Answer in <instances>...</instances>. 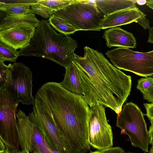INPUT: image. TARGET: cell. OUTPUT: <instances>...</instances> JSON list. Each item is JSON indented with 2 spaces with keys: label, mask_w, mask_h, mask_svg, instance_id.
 I'll use <instances>...</instances> for the list:
<instances>
[{
  "label": "cell",
  "mask_w": 153,
  "mask_h": 153,
  "mask_svg": "<svg viewBox=\"0 0 153 153\" xmlns=\"http://www.w3.org/2000/svg\"><path fill=\"white\" fill-rule=\"evenodd\" d=\"M35 97L51 112L69 153L91 151L88 132L90 108L81 97L68 91L60 83L48 82L37 90Z\"/></svg>",
  "instance_id": "1"
},
{
  "label": "cell",
  "mask_w": 153,
  "mask_h": 153,
  "mask_svg": "<svg viewBox=\"0 0 153 153\" xmlns=\"http://www.w3.org/2000/svg\"><path fill=\"white\" fill-rule=\"evenodd\" d=\"M83 57L75 54L80 78L99 104L117 114L130 95L131 76L116 68L97 50L87 46Z\"/></svg>",
  "instance_id": "2"
},
{
  "label": "cell",
  "mask_w": 153,
  "mask_h": 153,
  "mask_svg": "<svg viewBox=\"0 0 153 153\" xmlns=\"http://www.w3.org/2000/svg\"><path fill=\"white\" fill-rule=\"evenodd\" d=\"M77 45L69 35L57 33L48 21L42 19L28 45L19 52V56L46 58L65 68L74 60Z\"/></svg>",
  "instance_id": "3"
},
{
  "label": "cell",
  "mask_w": 153,
  "mask_h": 153,
  "mask_svg": "<svg viewBox=\"0 0 153 153\" xmlns=\"http://www.w3.org/2000/svg\"><path fill=\"white\" fill-rule=\"evenodd\" d=\"M117 114L116 126L121 129V134L129 137L132 146L149 152L150 138L144 114L135 103L130 102L123 105Z\"/></svg>",
  "instance_id": "4"
},
{
  "label": "cell",
  "mask_w": 153,
  "mask_h": 153,
  "mask_svg": "<svg viewBox=\"0 0 153 153\" xmlns=\"http://www.w3.org/2000/svg\"><path fill=\"white\" fill-rule=\"evenodd\" d=\"M53 14L71 24L77 31H100V22L105 17L94 1L83 0H74Z\"/></svg>",
  "instance_id": "5"
},
{
  "label": "cell",
  "mask_w": 153,
  "mask_h": 153,
  "mask_svg": "<svg viewBox=\"0 0 153 153\" xmlns=\"http://www.w3.org/2000/svg\"><path fill=\"white\" fill-rule=\"evenodd\" d=\"M19 102L8 91L7 85L0 88V139L12 152L19 150L16 115Z\"/></svg>",
  "instance_id": "6"
},
{
  "label": "cell",
  "mask_w": 153,
  "mask_h": 153,
  "mask_svg": "<svg viewBox=\"0 0 153 153\" xmlns=\"http://www.w3.org/2000/svg\"><path fill=\"white\" fill-rule=\"evenodd\" d=\"M105 54L117 68L146 77L153 75V50L141 52L118 47Z\"/></svg>",
  "instance_id": "7"
},
{
  "label": "cell",
  "mask_w": 153,
  "mask_h": 153,
  "mask_svg": "<svg viewBox=\"0 0 153 153\" xmlns=\"http://www.w3.org/2000/svg\"><path fill=\"white\" fill-rule=\"evenodd\" d=\"M35 98L33 111L28 115L39 128L45 140L53 150L62 153H69L51 112L42 101Z\"/></svg>",
  "instance_id": "8"
},
{
  "label": "cell",
  "mask_w": 153,
  "mask_h": 153,
  "mask_svg": "<svg viewBox=\"0 0 153 153\" xmlns=\"http://www.w3.org/2000/svg\"><path fill=\"white\" fill-rule=\"evenodd\" d=\"M7 89L13 97L23 104H34L35 98L32 96V72L22 62L8 65Z\"/></svg>",
  "instance_id": "9"
},
{
  "label": "cell",
  "mask_w": 153,
  "mask_h": 153,
  "mask_svg": "<svg viewBox=\"0 0 153 153\" xmlns=\"http://www.w3.org/2000/svg\"><path fill=\"white\" fill-rule=\"evenodd\" d=\"M90 109L88 132L90 146L96 150L112 147L113 134L107 119L104 106L98 104Z\"/></svg>",
  "instance_id": "10"
},
{
  "label": "cell",
  "mask_w": 153,
  "mask_h": 153,
  "mask_svg": "<svg viewBox=\"0 0 153 153\" xmlns=\"http://www.w3.org/2000/svg\"><path fill=\"white\" fill-rule=\"evenodd\" d=\"M16 115L21 150L36 153L49 145L28 115L20 109Z\"/></svg>",
  "instance_id": "11"
},
{
  "label": "cell",
  "mask_w": 153,
  "mask_h": 153,
  "mask_svg": "<svg viewBox=\"0 0 153 153\" xmlns=\"http://www.w3.org/2000/svg\"><path fill=\"white\" fill-rule=\"evenodd\" d=\"M65 69L64 79L60 83L61 85L70 92L81 97L90 107L99 104L96 98L88 91L81 79L74 61Z\"/></svg>",
  "instance_id": "12"
},
{
  "label": "cell",
  "mask_w": 153,
  "mask_h": 153,
  "mask_svg": "<svg viewBox=\"0 0 153 153\" xmlns=\"http://www.w3.org/2000/svg\"><path fill=\"white\" fill-rule=\"evenodd\" d=\"M36 27L29 23L16 25L0 31V41L16 50L22 49L29 44Z\"/></svg>",
  "instance_id": "13"
},
{
  "label": "cell",
  "mask_w": 153,
  "mask_h": 153,
  "mask_svg": "<svg viewBox=\"0 0 153 153\" xmlns=\"http://www.w3.org/2000/svg\"><path fill=\"white\" fill-rule=\"evenodd\" d=\"M144 14L137 7L119 11L102 19L100 23V27L103 29L136 22Z\"/></svg>",
  "instance_id": "14"
},
{
  "label": "cell",
  "mask_w": 153,
  "mask_h": 153,
  "mask_svg": "<svg viewBox=\"0 0 153 153\" xmlns=\"http://www.w3.org/2000/svg\"><path fill=\"white\" fill-rule=\"evenodd\" d=\"M103 38L106 45L109 48L114 46L136 48V40L131 33L121 29L120 27H114L106 29Z\"/></svg>",
  "instance_id": "15"
},
{
  "label": "cell",
  "mask_w": 153,
  "mask_h": 153,
  "mask_svg": "<svg viewBox=\"0 0 153 153\" xmlns=\"http://www.w3.org/2000/svg\"><path fill=\"white\" fill-rule=\"evenodd\" d=\"M94 1L105 16L119 11L136 7V0H97Z\"/></svg>",
  "instance_id": "16"
},
{
  "label": "cell",
  "mask_w": 153,
  "mask_h": 153,
  "mask_svg": "<svg viewBox=\"0 0 153 153\" xmlns=\"http://www.w3.org/2000/svg\"><path fill=\"white\" fill-rule=\"evenodd\" d=\"M37 2V0H15L12 2H0V10L9 15H21L29 12L31 5Z\"/></svg>",
  "instance_id": "17"
},
{
  "label": "cell",
  "mask_w": 153,
  "mask_h": 153,
  "mask_svg": "<svg viewBox=\"0 0 153 153\" xmlns=\"http://www.w3.org/2000/svg\"><path fill=\"white\" fill-rule=\"evenodd\" d=\"M40 21L33 13H28L21 15H7L2 19L0 25V31H4L17 25L22 23L31 24L36 27Z\"/></svg>",
  "instance_id": "18"
},
{
  "label": "cell",
  "mask_w": 153,
  "mask_h": 153,
  "mask_svg": "<svg viewBox=\"0 0 153 153\" xmlns=\"http://www.w3.org/2000/svg\"><path fill=\"white\" fill-rule=\"evenodd\" d=\"M48 21L53 28L61 33L69 35L77 31L71 24L54 14L51 16Z\"/></svg>",
  "instance_id": "19"
},
{
  "label": "cell",
  "mask_w": 153,
  "mask_h": 153,
  "mask_svg": "<svg viewBox=\"0 0 153 153\" xmlns=\"http://www.w3.org/2000/svg\"><path fill=\"white\" fill-rule=\"evenodd\" d=\"M19 56V51L0 41V62H15Z\"/></svg>",
  "instance_id": "20"
},
{
  "label": "cell",
  "mask_w": 153,
  "mask_h": 153,
  "mask_svg": "<svg viewBox=\"0 0 153 153\" xmlns=\"http://www.w3.org/2000/svg\"><path fill=\"white\" fill-rule=\"evenodd\" d=\"M74 0H37V2L55 12L72 3Z\"/></svg>",
  "instance_id": "21"
},
{
  "label": "cell",
  "mask_w": 153,
  "mask_h": 153,
  "mask_svg": "<svg viewBox=\"0 0 153 153\" xmlns=\"http://www.w3.org/2000/svg\"><path fill=\"white\" fill-rule=\"evenodd\" d=\"M30 7L29 13L37 14L44 18H49L55 12L37 2L31 4Z\"/></svg>",
  "instance_id": "22"
},
{
  "label": "cell",
  "mask_w": 153,
  "mask_h": 153,
  "mask_svg": "<svg viewBox=\"0 0 153 153\" xmlns=\"http://www.w3.org/2000/svg\"><path fill=\"white\" fill-rule=\"evenodd\" d=\"M153 86V77H146L138 80L136 88L144 95L147 93Z\"/></svg>",
  "instance_id": "23"
},
{
  "label": "cell",
  "mask_w": 153,
  "mask_h": 153,
  "mask_svg": "<svg viewBox=\"0 0 153 153\" xmlns=\"http://www.w3.org/2000/svg\"><path fill=\"white\" fill-rule=\"evenodd\" d=\"M8 65L0 62V88L7 85Z\"/></svg>",
  "instance_id": "24"
},
{
  "label": "cell",
  "mask_w": 153,
  "mask_h": 153,
  "mask_svg": "<svg viewBox=\"0 0 153 153\" xmlns=\"http://www.w3.org/2000/svg\"><path fill=\"white\" fill-rule=\"evenodd\" d=\"M124 150L119 146L111 147L103 150H97L94 151H90L88 153H124Z\"/></svg>",
  "instance_id": "25"
},
{
  "label": "cell",
  "mask_w": 153,
  "mask_h": 153,
  "mask_svg": "<svg viewBox=\"0 0 153 153\" xmlns=\"http://www.w3.org/2000/svg\"><path fill=\"white\" fill-rule=\"evenodd\" d=\"M146 15L144 14L136 22L141 25L145 30L150 29V27L149 26V21L146 18Z\"/></svg>",
  "instance_id": "26"
},
{
  "label": "cell",
  "mask_w": 153,
  "mask_h": 153,
  "mask_svg": "<svg viewBox=\"0 0 153 153\" xmlns=\"http://www.w3.org/2000/svg\"><path fill=\"white\" fill-rule=\"evenodd\" d=\"M144 105L146 111V115L149 120H153V103H145L144 104Z\"/></svg>",
  "instance_id": "27"
},
{
  "label": "cell",
  "mask_w": 153,
  "mask_h": 153,
  "mask_svg": "<svg viewBox=\"0 0 153 153\" xmlns=\"http://www.w3.org/2000/svg\"><path fill=\"white\" fill-rule=\"evenodd\" d=\"M144 100L149 102L153 103V86L145 94L143 95Z\"/></svg>",
  "instance_id": "28"
},
{
  "label": "cell",
  "mask_w": 153,
  "mask_h": 153,
  "mask_svg": "<svg viewBox=\"0 0 153 153\" xmlns=\"http://www.w3.org/2000/svg\"><path fill=\"white\" fill-rule=\"evenodd\" d=\"M151 125L149 128V134L150 138V144L152 146H153V120H150Z\"/></svg>",
  "instance_id": "29"
},
{
  "label": "cell",
  "mask_w": 153,
  "mask_h": 153,
  "mask_svg": "<svg viewBox=\"0 0 153 153\" xmlns=\"http://www.w3.org/2000/svg\"><path fill=\"white\" fill-rule=\"evenodd\" d=\"M149 33V35L147 42L153 44V27H150Z\"/></svg>",
  "instance_id": "30"
},
{
  "label": "cell",
  "mask_w": 153,
  "mask_h": 153,
  "mask_svg": "<svg viewBox=\"0 0 153 153\" xmlns=\"http://www.w3.org/2000/svg\"><path fill=\"white\" fill-rule=\"evenodd\" d=\"M6 148L5 145L0 139V153L4 152L6 149Z\"/></svg>",
  "instance_id": "31"
},
{
  "label": "cell",
  "mask_w": 153,
  "mask_h": 153,
  "mask_svg": "<svg viewBox=\"0 0 153 153\" xmlns=\"http://www.w3.org/2000/svg\"><path fill=\"white\" fill-rule=\"evenodd\" d=\"M147 2L146 0H136V2L140 5H143L146 4Z\"/></svg>",
  "instance_id": "32"
},
{
  "label": "cell",
  "mask_w": 153,
  "mask_h": 153,
  "mask_svg": "<svg viewBox=\"0 0 153 153\" xmlns=\"http://www.w3.org/2000/svg\"><path fill=\"white\" fill-rule=\"evenodd\" d=\"M12 152V153H29V152L27 151L20 150L17 151L13 152Z\"/></svg>",
  "instance_id": "33"
},
{
  "label": "cell",
  "mask_w": 153,
  "mask_h": 153,
  "mask_svg": "<svg viewBox=\"0 0 153 153\" xmlns=\"http://www.w3.org/2000/svg\"><path fill=\"white\" fill-rule=\"evenodd\" d=\"M51 153H62L59 152L55 151L53 149H52Z\"/></svg>",
  "instance_id": "34"
},
{
  "label": "cell",
  "mask_w": 153,
  "mask_h": 153,
  "mask_svg": "<svg viewBox=\"0 0 153 153\" xmlns=\"http://www.w3.org/2000/svg\"><path fill=\"white\" fill-rule=\"evenodd\" d=\"M149 153H153V146H152L150 148L149 152Z\"/></svg>",
  "instance_id": "35"
},
{
  "label": "cell",
  "mask_w": 153,
  "mask_h": 153,
  "mask_svg": "<svg viewBox=\"0 0 153 153\" xmlns=\"http://www.w3.org/2000/svg\"><path fill=\"white\" fill-rule=\"evenodd\" d=\"M126 153H133V152H127Z\"/></svg>",
  "instance_id": "36"
},
{
  "label": "cell",
  "mask_w": 153,
  "mask_h": 153,
  "mask_svg": "<svg viewBox=\"0 0 153 153\" xmlns=\"http://www.w3.org/2000/svg\"><path fill=\"white\" fill-rule=\"evenodd\" d=\"M124 153H126V152H125Z\"/></svg>",
  "instance_id": "37"
}]
</instances>
